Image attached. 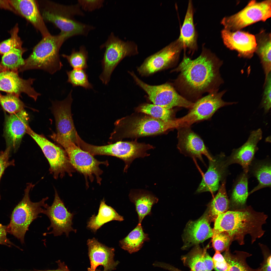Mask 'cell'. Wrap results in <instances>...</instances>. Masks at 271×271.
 <instances>
[{"label":"cell","mask_w":271,"mask_h":271,"mask_svg":"<svg viewBox=\"0 0 271 271\" xmlns=\"http://www.w3.org/2000/svg\"><path fill=\"white\" fill-rule=\"evenodd\" d=\"M35 80L31 78L24 79L19 77L18 72L6 70L0 73V91L18 97L24 93L36 101L41 94L32 86Z\"/></svg>","instance_id":"cell-21"},{"label":"cell","mask_w":271,"mask_h":271,"mask_svg":"<svg viewBox=\"0 0 271 271\" xmlns=\"http://www.w3.org/2000/svg\"><path fill=\"white\" fill-rule=\"evenodd\" d=\"M105 202L104 199L101 201L98 214L97 215H92L88 222L87 227L94 232L108 222L124 220L123 216L112 207L107 205Z\"/></svg>","instance_id":"cell-29"},{"label":"cell","mask_w":271,"mask_h":271,"mask_svg":"<svg viewBox=\"0 0 271 271\" xmlns=\"http://www.w3.org/2000/svg\"><path fill=\"white\" fill-rule=\"evenodd\" d=\"M212 244L215 251L221 253L229 249L233 241L228 234L225 232H214L212 237Z\"/></svg>","instance_id":"cell-41"},{"label":"cell","mask_w":271,"mask_h":271,"mask_svg":"<svg viewBox=\"0 0 271 271\" xmlns=\"http://www.w3.org/2000/svg\"><path fill=\"white\" fill-rule=\"evenodd\" d=\"M155 267H160L170 271H182L168 263L156 261L153 264Z\"/></svg>","instance_id":"cell-48"},{"label":"cell","mask_w":271,"mask_h":271,"mask_svg":"<svg viewBox=\"0 0 271 271\" xmlns=\"http://www.w3.org/2000/svg\"><path fill=\"white\" fill-rule=\"evenodd\" d=\"M271 16V0H252L239 12L224 17L221 23L224 29L234 31L259 21H265Z\"/></svg>","instance_id":"cell-8"},{"label":"cell","mask_w":271,"mask_h":271,"mask_svg":"<svg viewBox=\"0 0 271 271\" xmlns=\"http://www.w3.org/2000/svg\"><path fill=\"white\" fill-rule=\"evenodd\" d=\"M183 48L177 39L147 58L138 68V72L142 75H149L173 66L177 62Z\"/></svg>","instance_id":"cell-12"},{"label":"cell","mask_w":271,"mask_h":271,"mask_svg":"<svg viewBox=\"0 0 271 271\" xmlns=\"http://www.w3.org/2000/svg\"><path fill=\"white\" fill-rule=\"evenodd\" d=\"M6 70L0 63V73L3 72Z\"/></svg>","instance_id":"cell-53"},{"label":"cell","mask_w":271,"mask_h":271,"mask_svg":"<svg viewBox=\"0 0 271 271\" xmlns=\"http://www.w3.org/2000/svg\"><path fill=\"white\" fill-rule=\"evenodd\" d=\"M7 227V226L4 225L0 224V244L6 245L9 247L13 246L19 248V247L14 244L7 238V235L8 232Z\"/></svg>","instance_id":"cell-47"},{"label":"cell","mask_w":271,"mask_h":271,"mask_svg":"<svg viewBox=\"0 0 271 271\" xmlns=\"http://www.w3.org/2000/svg\"><path fill=\"white\" fill-rule=\"evenodd\" d=\"M224 157V154H221L209 160L208 168L196 190V193L207 191L213 193L218 190L227 167Z\"/></svg>","instance_id":"cell-22"},{"label":"cell","mask_w":271,"mask_h":271,"mask_svg":"<svg viewBox=\"0 0 271 271\" xmlns=\"http://www.w3.org/2000/svg\"><path fill=\"white\" fill-rule=\"evenodd\" d=\"M72 91L71 90L64 100L53 102L52 110L56 122L57 133L55 134L60 138L71 140L75 143L77 133L71 114Z\"/></svg>","instance_id":"cell-14"},{"label":"cell","mask_w":271,"mask_h":271,"mask_svg":"<svg viewBox=\"0 0 271 271\" xmlns=\"http://www.w3.org/2000/svg\"><path fill=\"white\" fill-rule=\"evenodd\" d=\"M253 173L257 179L258 185L250 192H253L263 188L271 186V165L267 162L258 163L255 166Z\"/></svg>","instance_id":"cell-36"},{"label":"cell","mask_w":271,"mask_h":271,"mask_svg":"<svg viewBox=\"0 0 271 271\" xmlns=\"http://www.w3.org/2000/svg\"><path fill=\"white\" fill-rule=\"evenodd\" d=\"M174 128V119L165 121L153 117H145L133 121L125 133L128 136L138 137L160 134Z\"/></svg>","instance_id":"cell-19"},{"label":"cell","mask_w":271,"mask_h":271,"mask_svg":"<svg viewBox=\"0 0 271 271\" xmlns=\"http://www.w3.org/2000/svg\"><path fill=\"white\" fill-rule=\"evenodd\" d=\"M105 49L101 61L103 71L99 76L102 83L107 85L111 75L120 62L125 57L138 53L137 45L130 41H124L112 32L107 40L100 46V49Z\"/></svg>","instance_id":"cell-6"},{"label":"cell","mask_w":271,"mask_h":271,"mask_svg":"<svg viewBox=\"0 0 271 271\" xmlns=\"http://www.w3.org/2000/svg\"><path fill=\"white\" fill-rule=\"evenodd\" d=\"M11 149L10 147H8L4 151H2L0 153V182L1 177L6 168L10 166L15 165L14 159L11 161L9 160Z\"/></svg>","instance_id":"cell-44"},{"label":"cell","mask_w":271,"mask_h":271,"mask_svg":"<svg viewBox=\"0 0 271 271\" xmlns=\"http://www.w3.org/2000/svg\"><path fill=\"white\" fill-rule=\"evenodd\" d=\"M129 73L137 84L147 93L154 104L170 109L176 107L190 109L193 106V102L179 94L171 85L166 83L150 85L140 79L133 72Z\"/></svg>","instance_id":"cell-11"},{"label":"cell","mask_w":271,"mask_h":271,"mask_svg":"<svg viewBox=\"0 0 271 271\" xmlns=\"http://www.w3.org/2000/svg\"><path fill=\"white\" fill-rule=\"evenodd\" d=\"M66 73L68 77L67 82L73 87L80 86L86 89H93V85L89 81L88 75L85 70L73 69L66 71Z\"/></svg>","instance_id":"cell-40"},{"label":"cell","mask_w":271,"mask_h":271,"mask_svg":"<svg viewBox=\"0 0 271 271\" xmlns=\"http://www.w3.org/2000/svg\"><path fill=\"white\" fill-rule=\"evenodd\" d=\"M18 26H15L11 32V37L0 43V54L3 55L13 49L22 48V42L18 36Z\"/></svg>","instance_id":"cell-42"},{"label":"cell","mask_w":271,"mask_h":271,"mask_svg":"<svg viewBox=\"0 0 271 271\" xmlns=\"http://www.w3.org/2000/svg\"><path fill=\"white\" fill-rule=\"evenodd\" d=\"M11 6L9 0H0V7L13 11L14 10Z\"/></svg>","instance_id":"cell-52"},{"label":"cell","mask_w":271,"mask_h":271,"mask_svg":"<svg viewBox=\"0 0 271 271\" xmlns=\"http://www.w3.org/2000/svg\"><path fill=\"white\" fill-rule=\"evenodd\" d=\"M51 137L64 148L70 161L75 170L84 176L86 182L88 179L91 182L96 179L97 182L101 184V175L103 171L101 165H108L107 161H101L95 158L88 152L83 150L71 140L62 139L54 135Z\"/></svg>","instance_id":"cell-5"},{"label":"cell","mask_w":271,"mask_h":271,"mask_svg":"<svg viewBox=\"0 0 271 271\" xmlns=\"http://www.w3.org/2000/svg\"><path fill=\"white\" fill-rule=\"evenodd\" d=\"M87 244L90 264L88 271H96L99 265L103 267V271H112L116 269L119 262L114 260V248L107 246L95 238L88 239Z\"/></svg>","instance_id":"cell-18"},{"label":"cell","mask_w":271,"mask_h":271,"mask_svg":"<svg viewBox=\"0 0 271 271\" xmlns=\"http://www.w3.org/2000/svg\"><path fill=\"white\" fill-rule=\"evenodd\" d=\"M261 106L265 112L267 113L271 106V74L270 73L265 78Z\"/></svg>","instance_id":"cell-43"},{"label":"cell","mask_w":271,"mask_h":271,"mask_svg":"<svg viewBox=\"0 0 271 271\" xmlns=\"http://www.w3.org/2000/svg\"><path fill=\"white\" fill-rule=\"evenodd\" d=\"M150 239L148 235L145 233L141 224L138 223L136 227L119 242L120 247L131 254L139 251L145 241Z\"/></svg>","instance_id":"cell-30"},{"label":"cell","mask_w":271,"mask_h":271,"mask_svg":"<svg viewBox=\"0 0 271 271\" xmlns=\"http://www.w3.org/2000/svg\"><path fill=\"white\" fill-rule=\"evenodd\" d=\"M34 186L32 183H28L24 190V196L12 212L10 223L7 225L8 233L14 235L19 240L22 244L24 243L25 234L28 230L29 225L43 212L48 205L45 201L48 197L37 202L32 201L29 197V192Z\"/></svg>","instance_id":"cell-4"},{"label":"cell","mask_w":271,"mask_h":271,"mask_svg":"<svg viewBox=\"0 0 271 271\" xmlns=\"http://www.w3.org/2000/svg\"><path fill=\"white\" fill-rule=\"evenodd\" d=\"M248 172L244 171L233 186L231 199L232 203L235 205L242 206L246 202L249 195Z\"/></svg>","instance_id":"cell-33"},{"label":"cell","mask_w":271,"mask_h":271,"mask_svg":"<svg viewBox=\"0 0 271 271\" xmlns=\"http://www.w3.org/2000/svg\"><path fill=\"white\" fill-rule=\"evenodd\" d=\"M227 91H216L209 93L194 103L188 112L184 116L175 120L176 128L179 127L190 126L196 122L210 118L219 108L237 103L227 102L222 97Z\"/></svg>","instance_id":"cell-7"},{"label":"cell","mask_w":271,"mask_h":271,"mask_svg":"<svg viewBox=\"0 0 271 271\" xmlns=\"http://www.w3.org/2000/svg\"><path fill=\"white\" fill-rule=\"evenodd\" d=\"M250 255L244 251H236L232 253L229 249L225 251L223 256L229 265L227 271H257L258 269L251 268L246 262V258Z\"/></svg>","instance_id":"cell-32"},{"label":"cell","mask_w":271,"mask_h":271,"mask_svg":"<svg viewBox=\"0 0 271 271\" xmlns=\"http://www.w3.org/2000/svg\"><path fill=\"white\" fill-rule=\"evenodd\" d=\"M257 271H259L258 269V270Z\"/></svg>","instance_id":"cell-55"},{"label":"cell","mask_w":271,"mask_h":271,"mask_svg":"<svg viewBox=\"0 0 271 271\" xmlns=\"http://www.w3.org/2000/svg\"><path fill=\"white\" fill-rule=\"evenodd\" d=\"M177 148L185 156L197 158L204 162L202 155L209 160L213 157L201 138L191 129L190 126L177 127Z\"/></svg>","instance_id":"cell-16"},{"label":"cell","mask_w":271,"mask_h":271,"mask_svg":"<svg viewBox=\"0 0 271 271\" xmlns=\"http://www.w3.org/2000/svg\"><path fill=\"white\" fill-rule=\"evenodd\" d=\"M129 197L135 206L140 224H141L145 216L151 214L152 207L158 201V199L153 193L143 189L131 190Z\"/></svg>","instance_id":"cell-27"},{"label":"cell","mask_w":271,"mask_h":271,"mask_svg":"<svg viewBox=\"0 0 271 271\" xmlns=\"http://www.w3.org/2000/svg\"><path fill=\"white\" fill-rule=\"evenodd\" d=\"M221 33L225 45L236 51L239 56L247 58L253 56L257 46L255 36L240 30L232 31L225 29Z\"/></svg>","instance_id":"cell-17"},{"label":"cell","mask_w":271,"mask_h":271,"mask_svg":"<svg viewBox=\"0 0 271 271\" xmlns=\"http://www.w3.org/2000/svg\"><path fill=\"white\" fill-rule=\"evenodd\" d=\"M13 8L29 21L42 34L43 37L50 35L43 20L36 1L9 0Z\"/></svg>","instance_id":"cell-25"},{"label":"cell","mask_w":271,"mask_h":271,"mask_svg":"<svg viewBox=\"0 0 271 271\" xmlns=\"http://www.w3.org/2000/svg\"><path fill=\"white\" fill-rule=\"evenodd\" d=\"M267 216L254 211L250 206L219 214L215 220L214 232H225L232 241L240 245L244 243L245 236L250 235L251 243L261 237L265 231L262 226L266 223Z\"/></svg>","instance_id":"cell-2"},{"label":"cell","mask_w":271,"mask_h":271,"mask_svg":"<svg viewBox=\"0 0 271 271\" xmlns=\"http://www.w3.org/2000/svg\"><path fill=\"white\" fill-rule=\"evenodd\" d=\"M140 110L152 117L167 121L173 120L174 112L172 109H168L154 104H147L141 106Z\"/></svg>","instance_id":"cell-38"},{"label":"cell","mask_w":271,"mask_h":271,"mask_svg":"<svg viewBox=\"0 0 271 271\" xmlns=\"http://www.w3.org/2000/svg\"><path fill=\"white\" fill-rule=\"evenodd\" d=\"M64 40L59 34L56 36L50 34L43 37L25 60L24 65L19 72L40 69L53 74L59 70L62 64L59 58V52Z\"/></svg>","instance_id":"cell-3"},{"label":"cell","mask_w":271,"mask_h":271,"mask_svg":"<svg viewBox=\"0 0 271 271\" xmlns=\"http://www.w3.org/2000/svg\"><path fill=\"white\" fill-rule=\"evenodd\" d=\"M104 1L103 0H79L78 1V4L82 10L90 12L102 7Z\"/></svg>","instance_id":"cell-45"},{"label":"cell","mask_w":271,"mask_h":271,"mask_svg":"<svg viewBox=\"0 0 271 271\" xmlns=\"http://www.w3.org/2000/svg\"><path fill=\"white\" fill-rule=\"evenodd\" d=\"M211 221L207 211L199 219L190 221L187 224L182 235L184 243L183 249L198 244L212 237L213 230L210 225Z\"/></svg>","instance_id":"cell-20"},{"label":"cell","mask_w":271,"mask_h":271,"mask_svg":"<svg viewBox=\"0 0 271 271\" xmlns=\"http://www.w3.org/2000/svg\"><path fill=\"white\" fill-rule=\"evenodd\" d=\"M225 180L223 181L218 192L211 200L207 210L210 221H215L220 214L227 211L229 207V201L226 193Z\"/></svg>","instance_id":"cell-31"},{"label":"cell","mask_w":271,"mask_h":271,"mask_svg":"<svg viewBox=\"0 0 271 271\" xmlns=\"http://www.w3.org/2000/svg\"><path fill=\"white\" fill-rule=\"evenodd\" d=\"M0 104L3 109L10 114L24 110V104L19 97L11 94L4 95L0 93Z\"/></svg>","instance_id":"cell-39"},{"label":"cell","mask_w":271,"mask_h":271,"mask_svg":"<svg viewBox=\"0 0 271 271\" xmlns=\"http://www.w3.org/2000/svg\"><path fill=\"white\" fill-rule=\"evenodd\" d=\"M193 7L189 1L186 12L178 39L182 43L183 49H188L193 54L197 48V36L193 22Z\"/></svg>","instance_id":"cell-26"},{"label":"cell","mask_w":271,"mask_h":271,"mask_svg":"<svg viewBox=\"0 0 271 271\" xmlns=\"http://www.w3.org/2000/svg\"><path fill=\"white\" fill-rule=\"evenodd\" d=\"M262 132L260 129L252 131L247 141L238 148L234 149L231 155L225 160L227 166L237 163L240 165L244 171L248 172L258 148L257 144L262 139Z\"/></svg>","instance_id":"cell-24"},{"label":"cell","mask_w":271,"mask_h":271,"mask_svg":"<svg viewBox=\"0 0 271 271\" xmlns=\"http://www.w3.org/2000/svg\"><path fill=\"white\" fill-rule=\"evenodd\" d=\"M184 50L182 61L172 71L179 73L174 84L181 95L192 102L206 93L218 91L224 82L220 72L223 61L204 47L200 55L193 60Z\"/></svg>","instance_id":"cell-1"},{"label":"cell","mask_w":271,"mask_h":271,"mask_svg":"<svg viewBox=\"0 0 271 271\" xmlns=\"http://www.w3.org/2000/svg\"><path fill=\"white\" fill-rule=\"evenodd\" d=\"M58 267L56 270H36L35 271H70L64 262H62L61 261H57Z\"/></svg>","instance_id":"cell-51"},{"label":"cell","mask_w":271,"mask_h":271,"mask_svg":"<svg viewBox=\"0 0 271 271\" xmlns=\"http://www.w3.org/2000/svg\"><path fill=\"white\" fill-rule=\"evenodd\" d=\"M213 263V268L215 271H227L229 265L224 256L221 253L215 251L212 258Z\"/></svg>","instance_id":"cell-46"},{"label":"cell","mask_w":271,"mask_h":271,"mask_svg":"<svg viewBox=\"0 0 271 271\" xmlns=\"http://www.w3.org/2000/svg\"><path fill=\"white\" fill-rule=\"evenodd\" d=\"M26 51L22 48L11 49L3 55L1 64L6 70L18 72L25 64L22 55Z\"/></svg>","instance_id":"cell-35"},{"label":"cell","mask_w":271,"mask_h":271,"mask_svg":"<svg viewBox=\"0 0 271 271\" xmlns=\"http://www.w3.org/2000/svg\"><path fill=\"white\" fill-rule=\"evenodd\" d=\"M257 44L255 52L260 59L266 77L271 72V34L262 30L255 36Z\"/></svg>","instance_id":"cell-28"},{"label":"cell","mask_w":271,"mask_h":271,"mask_svg":"<svg viewBox=\"0 0 271 271\" xmlns=\"http://www.w3.org/2000/svg\"><path fill=\"white\" fill-rule=\"evenodd\" d=\"M271 259L270 255L265 258L260 267L258 268L259 271H271Z\"/></svg>","instance_id":"cell-50"},{"label":"cell","mask_w":271,"mask_h":271,"mask_svg":"<svg viewBox=\"0 0 271 271\" xmlns=\"http://www.w3.org/2000/svg\"><path fill=\"white\" fill-rule=\"evenodd\" d=\"M71 14L63 15L50 10L44 11L42 13L43 19L54 24L61 31L59 34L65 40L73 36L82 35L87 36L95 29L94 27L83 23L72 18Z\"/></svg>","instance_id":"cell-15"},{"label":"cell","mask_w":271,"mask_h":271,"mask_svg":"<svg viewBox=\"0 0 271 271\" xmlns=\"http://www.w3.org/2000/svg\"><path fill=\"white\" fill-rule=\"evenodd\" d=\"M149 145L134 142L119 141L102 146L91 145L89 149L93 156L106 155L115 157L123 160L125 163L124 172H126L133 161L136 158L149 156L146 151L152 149Z\"/></svg>","instance_id":"cell-10"},{"label":"cell","mask_w":271,"mask_h":271,"mask_svg":"<svg viewBox=\"0 0 271 271\" xmlns=\"http://www.w3.org/2000/svg\"><path fill=\"white\" fill-rule=\"evenodd\" d=\"M28 115L24 110L6 117L4 135L8 147L16 151L22 138L26 133L28 125Z\"/></svg>","instance_id":"cell-23"},{"label":"cell","mask_w":271,"mask_h":271,"mask_svg":"<svg viewBox=\"0 0 271 271\" xmlns=\"http://www.w3.org/2000/svg\"><path fill=\"white\" fill-rule=\"evenodd\" d=\"M42 213L48 217L50 222L48 230L52 229L51 232L44 234H52L54 236H57L64 233L68 237L70 232H76V230L72 226L74 214L68 211L56 190L52 204L50 206L48 205L44 209Z\"/></svg>","instance_id":"cell-13"},{"label":"cell","mask_w":271,"mask_h":271,"mask_svg":"<svg viewBox=\"0 0 271 271\" xmlns=\"http://www.w3.org/2000/svg\"><path fill=\"white\" fill-rule=\"evenodd\" d=\"M207 249L198 245L195 246L188 253L181 257V260L191 271H207L204 259V253Z\"/></svg>","instance_id":"cell-34"},{"label":"cell","mask_w":271,"mask_h":271,"mask_svg":"<svg viewBox=\"0 0 271 271\" xmlns=\"http://www.w3.org/2000/svg\"><path fill=\"white\" fill-rule=\"evenodd\" d=\"M96 271H101V270H100L97 269V270H96Z\"/></svg>","instance_id":"cell-54"},{"label":"cell","mask_w":271,"mask_h":271,"mask_svg":"<svg viewBox=\"0 0 271 271\" xmlns=\"http://www.w3.org/2000/svg\"><path fill=\"white\" fill-rule=\"evenodd\" d=\"M204 261L207 271H212L213 269L214 265L212 258L207 252L205 251L204 255Z\"/></svg>","instance_id":"cell-49"},{"label":"cell","mask_w":271,"mask_h":271,"mask_svg":"<svg viewBox=\"0 0 271 271\" xmlns=\"http://www.w3.org/2000/svg\"><path fill=\"white\" fill-rule=\"evenodd\" d=\"M62 56L67 59L70 66L73 69L85 70L88 67V53L84 45L81 46L78 51L75 49L73 50L70 55L63 54Z\"/></svg>","instance_id":"cell-37"},{"label":"cell","mask_w":271,"mask_h":271,"mask_svg":"<svg viewBox=\"0 0 271 271\" xmlns=\"http://www.w3.org/2000/svg\"><path fill=\"white\" fill-rule=\"evenodd\" d=\"M26 133L40 147L50 165L49 171L55 179L62 177L66 173L72 176L75 170L71 165L65 151L56 145L42 135L34 132L29 126Z\"/></svg>","instance_id":"cell-9"}]
</instances>
